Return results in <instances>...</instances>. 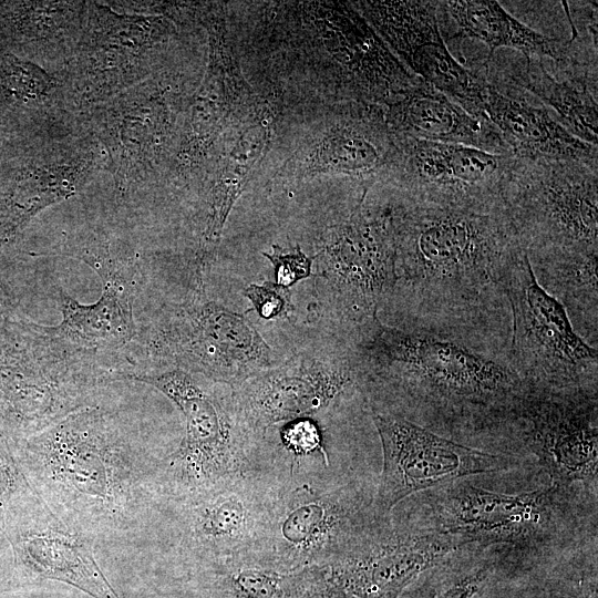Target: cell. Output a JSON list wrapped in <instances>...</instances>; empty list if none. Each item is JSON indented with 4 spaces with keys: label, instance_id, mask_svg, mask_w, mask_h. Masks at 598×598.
Listing matches in <instances>:
<instances>
[{
    "label": "cell",
    "instance_id": "obj_1",
    "mask_svg": "<svg viewBox=\"0 0 598 598\" xmlns=\"http://www.w3.org/2000/svg\"><path fill=\"white\" fill-rule=\"evenodd\" d=\"M354 359L370 411L515 456L519 417L534 385L515 369L511 344L402 329L375 316L359 329Z\"/></svg>",
    "mask_w": 598,
    "mask_h": 598
},
{
    "label": "cell",
    "instance_id": "obj_2",
    "mask_svg": "<svg viewBox=\"0 0 598 598\" xmlns=\"http://www.w3.org/2000/svg\"><path fill=\"white\" fill-rule=\"evenodd\" d=\"M400 324L477 342L511 343L506 277L524 249L503 202L489 206L390 200Z\"/></svg>",
    "mask_w": 598,
    "mask_h": 598
},
{
    "label": "cell",
    "instance_id": "obj_3",
    "mask_svg": "<svg viewBox=\"0 0 598 598\" xmlns=\"http://www.w3.org/2000/svg\"><path fill=\"white\" fill-rule=\"evenodd\" d=\"M162 460L92 405L34 433L23 455L35 494L92 542L128 538L163 507Z\"/></svg>",
    "mask_w": 598,
    "mask_h": 598
},
{
    "label": "cell",
    "instance_id": "obj_4",
    "mask_svg": "<svg viewBox=\"0 0 598 598\" xmlns=\"http://www.w3.org/2000/svg\"><path fill=\"white\" fill-rule=\"evenodd\" d=\"M412 498L406 507L424 525L489 550L498 564L543 566L597 543V496L549 485L501 493L458 480Z\"/></svg>",
    "mask_w": 598,
    "mask_h": 598
},
{
    "label": "cell",
    "instance_id": "obj_5",
    "mask_svg": "<svg viewBox=\"0 0 598 598\" xmlns=\"http://www.w3.org/2000/svg\"><path fill=\"white\" fill-rule=\"evenodd\" d=\"M259 38L285 71L334 103L385 106L413 86L411 73L351 1L265 3Z\"/></svg>",
    "mask_w": 598,
    "mask_h": 598
},
{
    "label": "cell",
    "instance_id": "obj_6",
    "mask_svg": "<svg viewBox=\"0 0 598 598\" xmlns=\"http://www.w3.org/2000/svg\"><path fill=\"white\" fill-rule=\"evenodd\" d=\"M196 79L171 59L143 82L79 115L106 154L117 198L157 188Z\"/></svg>",
    "mask_w": 598,
    "mask_h": 598
},
{
    "label": "cell",
    "instance_id": "obj_7",
    "mask_svg": "<svg viewBox=\"0 0 598 598\" xmlns=\"http://www.w3.org/2000/svg\"><path fill=\"white\" fill-rule=\"evenodd\" d=\"M375 492L377 485L361 477L279 478L264 551L291 573L330 565L384 517Z\"/></svg>",
    "mask_w": 598,
    "mask_h": 598
},
{
    "label": "cell",
    "instance_id": "obj_8",
    "mask_svg": "<svg viewBox=\"0 0 598 598\" xmlns=\"http://www.w3.org/2000/svg\"><path fill=\"white\" fill-rule=\"evenodd\" d=\"M120 377L156 388L185 417L183 441L162 460L163 505L204 494L245 474L264 472L261 446L239 422L231 398L221 400L181 369Z\"/></svg>",
    "mask_w": 598,
    "mask_h": 598
},
{
    "label": "cell",
    "instance_id": "obj_9",
    "mask_svg": "<svg viewBox=\"0 0 598 598\" xmlns=\"http://www.w3.org/2000/svg\"><path fill=\"white\" fill-rule=\"evenodd\" d=\"M226 4H194L195 22L207 34V62L181 115L175 147L157 188L196 190L228 134L258 101L239 64Z\"/></svg>",
    "mask_w": 598,
    "mask_h": 598
},
{
    "label": "cell",
    "instance_id": "obj_10",
    "mask_svg": "<svg viewBox=\"0 0 598 598\" xmlns=\"http://www.w3.org/2000/svg\"><path fill=\"white\" fill-rule=\"evenodd\" d=\"M501 197L529 260L598 255V165L516 157Z\"/></svg>",
    "mask_w": 598,
    "mask_h": 598
},
{
    "label": "cell",
    "instance_id": "obj_11",
    "mask_svg": "<svg viewBox=\"0 0 598 598\" xmlns=\"http://www.w3.org/2000/svg\"><path fill=\"white\" fill-rule=\"evenodd\" d=\"M186 28L165 16L117 12L105 1H87L75 53L58 72L78 117L164 66Z\"/></svg>",
    "mask_w": 598,
    "mask_h": 598
},
{
    "label": "cell",
    "instance_id": "obj_12",
    "mask_svg": "<svg viewBox=\"0 0 598 598\" xmlns=\"http://www.w3.org/2000/svg\"><path fill=\"white\" fill-rule=\"evenodd\" d=\"M511 359L532 385L546 390L598 389V352L574 330L558 300L537 282L526 251L506 277Z\"/></svg>",
    "mask_w": 598,
    "mask_h": 598
},
{
    "label": "cell",
    "instance_id": "obj_13",
    "mask_svg": "<svg viewBox=\"0 0 598 598\" xmlns=\"http://www.w3.org/2000/svg\"><path fill=\"white\" fill-rule=\"evenodd\" d=\"M0 161V234H13L41 209L106 172L99 141L81 124L12 137Z\"/></svg>",
    "mask_w": 598,
    "mask_h": 598
},
{
    "label": "cell",
    "instance_id": "obj_14",
    "mask_svg": "<svg viewBox=\"0 0 598 598\" xmlns=\"http://www.w3.org/2000/svg\"><path fill=\"white\" fill-rule=\"evenodd\" d=\"M367 196L328 228L313 256L334 305L358 330L378 316L396 283L391 203L369 207Z\"/></svg>",
    "mask_w": 598,
    "mask_h": 598
},
{
    "label": "cell",
    "instance_id": "obj_15",
    "mask_svg": "<svg viewBox=\"0 0 598 598\" xmlns=\"http://www.w3.org/2000/svg\"><path fill=\"white\" fill-rule=\"evenodd\" d=\"M278 475L252 472L187 499L167 504L177 549L192 569L264 550Z\"/></svg>",
    "mask_w": 598,
    "mask_h": 598
},
{
    "label": "cell",
    "instance_id": "obj_16",
    "mask_svg": "<svg viewBox=\"0 0 598 598\" xmlns=\"http://www.w3.org/2000/svg\"><path fill=\"white\" fill-rule=\"evenodd\" d=\"M466 547L422 524L404 507L380 518L324 567L337 586L357 598H399L423 574Z\"/></svg>",
    "mask_w": 598,
    "mask_h": 598
},
{
    "label": "cell",
    "instance_id": "obj_17",
    "mask_svg": "<svg viewBox=\"0 0 598 598\" xmlns=\"http://www.w3.org/2000/svg\"><path fill=\"white\" fill-rule=\"evenodd\" d=\"M370 412L383 453V467L375 492V507L380 515H390L413 494L518 465L517 456L472 447L403 417Z\"/></svg>",
    "mask_w": 598,
    "mask_h": 598
},
{
    "label": "cell",
    "instance_id": "obj_18",
    "mask_svg": "<svg viewBox=\"0 0 598 598\" xmlns=\"http://www.w3.org/2000/svg\"><path fill=\"white\" fill-rule=\"evenodd\" d=\"M598 389L534 386L516 432L517 455L530 454L550 483L598 497Z\"/></svg>",
    "mask_w": 598,
    "mask_h": 598
},
{
    "label": "cell",
    "instance_id": "obj_19",
    "mask_svg": "<svg viewBox=\"0 0 598 598\" xmlns=\"http://www.w3.org/2000/svg\"><path fill=\"white\" fill-rule=\"evenodd\" d=\"M398 152L384 106L361 102L334 103L328 116L299 142L276 177L301 181L343 175L363 193L385 182Z\"/></svg>",
    "mask_w": 598,
    "mask_h": 598
},
{
    "label": "cell",
    "instance_id": "obj_20",
    "mask_svg": "<svg viewBox=\"0 0 598 598\" xmlns=\"http://www.w3.org/2000/svg\"><path fill=\"white\" fill-rule=\"evenodd\" d=\"M395 140L396 156L384 182L395 189V195L443 205L502 203V187L516 158L513 153L398 136Z\"/></svg>",
    "mask_w": 598,
    "mask_h": 598
},
{
    "label": "cell",
    "instance_id": "obj_21",
    "mask_svg": "<svg viewBox=\"0 0 598 598\" xmlns=\"http://www.w3.org/2000/svg\"><path fill=\"white\" fill-rule=\"evenodd\" d=\"M351 3L411 73L468 114L485 120L483 94L487 79L465 68L448 51L437 21L439 1Z\"/></svg>",
    "mask_w": 598,
    "mask_h": 598
},
{
    "label": "cell",
    "instance_id": "obj_22",
    "mask_svg": "<svg viewBox=\"0 0 598 598\" xmlns=\"http://www.w3.org/2000/svg\"><path fill=\"white\" fill-rule=\"evenodd\" d=\"M161 350L178 369L231 388L270 368V348L240 313L195 298L159 333Z\"/></svg>",
    "mask_w": 598,
    "mask_h": 598
},
{
    "label": "cell",
    "instance_id": "obj_23",
    "mask_svg": "<svg viewBox=\"0 0 598 598\" xmlns=\"http://www.w3.org/2000/svg\"><path fill=\"white\" fill-rule=\"evenodd\" d=\"M358 386L354 353L339 361L292 359L233 388L235 413L259 444L274 425L309 417Z\"/></svg>",
    "mask_w": 598,
    "mask_h": 598
},
{
    "label": "cell",
    "instance_id": "obj_24",
    "mask_svg": "<svg viewBox=\"0 0 598 598\" xmlns=\"http://www.w3.org/2000/svg\"><path fill=\"white\" fill-rule=\"evenodd\" d=\"M272 85V84H271ZM282 113L276 84L228 134L206 177L195 190L206 207L197 250L198 277L213 262L225 223L248 182L269 152Z\"/></svg>",
    "mask_w": 598,
    "mask_h": 598
},
{
    "label": "cell",
    "instance_id": "obj_25",
    "mask_svg": "<svg viewBox=\"0 0 598 598\" xmlns=\"http://www.w3.org/2000/svg\"><path fill=\"white\" fill-rule=\"evenodd\" d=\"M82 259L93 261L103 278L101 298L91 305H81L63 290L59 291L62 321L45 328L50 338L64 340L83 349H116L136 334L133 320L134 290L128 272L112 256L109 244L90 240L82 248Z\"/></svg>",
    "mask_w": 598,
    "mask_h": 598
},
{
    "label": "cell",
    "instance_id": "obj_26",
    "mask_svg": "<svg viewBox=\"0 0 598 598\" xmlns=\"http://www.w3.org/2000/svg\"><path fill=\"white\" fill-rule=\"evenodd\" d=\"M13 547L33 575L65 582L93 598H120L94 558L93 542L60 520L41 499Z\"/></svg>",
    "mask_w": 598,
    "mask_h": 598
},
{
    "label": "cell",
    "instance_id": "obj_27",
    "mask_svg": "<svg viewBox=\"0 0 598 598\" xmlns=\"http://www.w3.org/2000/svg\"><path fill=\"white\" fill-rule=\"evenodd\" d=\"M87 14V1L0 2V47L50 73L72 60Z\"/></svg>",
    "mask_w": 598,
    "mask_h": 598
},
{
    "label": "cell",
    "instance_id": "obj_28",
    "mask_svg": "<svg viewBox=\"0 0 598 598\" xmlns=\"http://www.w3.org/2000/svg\"><path fill=\"white\" fill-rule=\"evenodd\" d=\"M384 112L390 130L398 137L461 144L493 153L511 152L488 121L468 114L421 78L385 105Z\"/></svg>",
    "mask_w": 598,
    "mask_h": 598
},
{
    "label": "cell",
    "instance_id": "obj_29",
    "mask_svg": "<svg viewBox=\"0 0 598 598\" xmlns=\"http://www.w3.org/2000/svg\"><path fill=\"white\" fill-rule=\"evenodd\" d=\"M483 112L515 157L598 165L597 146L575 137L545 107L503 93L488 81Z\"/></svg>",
    "mask_w": 598,
    "mask_h": 598
},
{
    "label": "cell",
    "instance_id": "obj_30",
    "mask_svg": "<svg viewBox=\"0 0 598 598\" xmlns=\"http://www.w3.org/2000/svg\"><path fill=\"white\" fill-rule=\"evenodd\" d=\"M79 121L56 73L0 51V125L21 137Z\"/></svg>",
    "mask_w": 598,
    "mask_h": 598
},
{
    "label": "cell",
    "instance_id": "obj_31",
    "mask_svg": "<svg viewBox=\"0 0 598 598\" xmlns=\"http://www.w3.org/2000/svg\"><path fill=\"white\" fill-rule=\"evenodd\" d=\"M439 9L444 10L455 22L457 32L454 37L474 39L488 47L485 70H488V63L499 48L514 49L525 60L550 58L559 72L578 65H592L584 45L571 39L561 41L533 30L497 1H439Z\"/></svg>",
    "mask_w": 598,
    "mask_h": 598
},
{
    "label": "cell",
    "instance_id": "obj_32",
    "mask_svg": "<svg viewBox=\"0 0 598 598\" xmlns=\"http://www.w3.org/2000/svg\"><path fill=\"white\" fill-rule=\"evenodd\" d=\"M563 74L561 79L550 75L540 59L524 60L508 71L515 85L557 112L558 122L570 134L597 146V69L579 68Z\"/></svg>",
    "mask_w": 598,
    "mask_h": 598
},
{
    "label": "cell",
    "instance_id": "obj_33",
    "mask_svg": "<svg viewBox=\"0 0 598 598\" xmlns=\"http://www.w3.org/2000/svg\"><path fill=\"white\" fill-rule=\"evenodd\" d=\"M529 264L540 287L564 307L575 332L587 344L596 348L597 254L548 256L530 259Z\"/></svg>",
    "mask_w": 598,
    "mask_h": 598
},
{
    "label": "cell",
    "instance_id": "obj_34",
    "mask_svg": "<svg viewBox=\"0 0 598 598\" xmlns=\"http://www.w3.org/2000/svg\"><path fill=\"white\" fill-rule=\"evenodd\" d=\"M192 570L202 598H283L296 573L264 550Z\"/></svg>",
    "mask_w": 598,
    "mask_h": 598
},
{
    "label": "cell",
    "instance_id": "obj_35",
    "mask_svg": "<svg viewBox=\"0 0 598 598\" xmlns=\"http://www.w3.org/2000/svg\"><path fill=\"white\" fill-rule=\"evenodd\" d=\"M497 564L492 551L468 546L423 574L399 598H473Z\"/></svg>",
    "mask_w": 598,
    "mask_h": 598
},
{
    "label": "cell",
    "instance_id": "obj_36",
    "mask_svg": "<svg viewBox=\"0 0 598 598\" xmlns=\"http://www.w3.org/2000/svg\"><path fill=\"white\" fill-rule=\"evenodd\" d=\"M547 566L539 585L525 598H598L597 543L566 554Z\"/></svg>",
    "mask_w": 598,
    "mask_h": 598
},
{
    "label": "cell",
    "instance_id": "obj_37",
    "mask_svg": "<svg viewBox=\"0 0 598 598\" xmlns=\"http://www.w3.org/2000/svg\"><path fill=\"white\" fill-rule=\"evenodd\" d=\"M280 443L281 448L286 452L282 458L289 460L283 476L296 475L299 468V460H307L308 456L316 453L328 461L321 433L317 424L309 417L283 423L280 429Z\"/></svg>",
    "mask_w": 598,
    "mask_h": 598
},
{
    "label": "cell",
    "instance_id": "obj_38",
    "mask_svg": "<svg viewBox=\"0 0 598 598\" xmlns=\"http://www.w3.org/2000/svg\"><path fill=\"white\" fill-rule=\"evenodd\" d=\"M283 598H357L337 586L327 567L311 566L295 573Z\"/></svg>",
    "mask_w": 598,
    "mask_h": 598
},
{
    "label": "cell",
    "instance_id": "obj_39",
    "mask_svg": "<svg viewBox=\"0 0 598 598\" xmlns=\"http://www.w3.org/2000/svg\"><path fill=\"white\" fill-rule=\"evenodd\" d=\"M262 255L274 267L277 285L289 288L297 281L311 276L315 257L307 256L298 245L290 248L274 245L270 251Z\"/></svg>",
    "mask_w": 598,
    "mask_h": 598
},
{
    "label": "cell",
    "instance_id": "obj_40",
    "mask_svg": "<svg viewBox=\"0 0 598 598\" xmlns=\"http://www.w3.org/2000/svg\"><path fill=\"white\" fill-rule=\"evenodd\" d=\"M244 293L264 319L286 317L292 309L289 288L276 282L252 283L245 289Z\"/></svg>",
    "mask_w": 598,
    "mask_h": 598
}]
</instances>
